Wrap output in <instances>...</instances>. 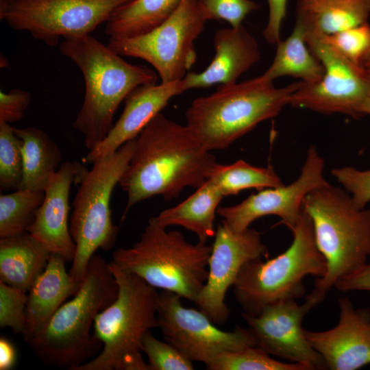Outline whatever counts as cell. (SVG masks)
Masks as SVG:
<instances>
[{
    "label": "cell",
    "instance_id": "obj_16",
    "mask_svg": "<svg viewBox=\"0 0 370 370\" xmlns=\"http://www.w3.org/2000/svg\"><path fill=\"white\" fill-rule=\"evenodd\" d=\"M268 256L267 247L258 231L249 227L236 232L222 220L212 245L208 278L195 304L214 323L224 324L230 313L225 295L241 269L251 260Z\"/></svg>",
    "mask_w": 370,
    "mask_h": 370
},
{
    "label": "cell",
    "instance_id": "obj_30",
    "mask_svg": "<svg viewBox=\"0 0 370 370\" xmlns=\"http://www.w3.org/2000/svg\"><path fill=\"white\" fill-rule=\"evenodd\" d=\"M206 367L208 370H310L301 364L280 362L257 346L223 352Z\"/></svg>",
    "mask_w": 370,
    "mask_h": 370
},
{
    "label": "cell",
    "instance_id": "obj_34",
    "mask_svg": "<svg viewBox=\"0 0 370 370\" xmlns=\"http://www.w3.org/2000/svg\"><path fill=\"white\" fill-rule=\"evenodd\" d=\"M27 292L0 280V327L23 335L26 326Z\"/></svg>",
    "mask_w": 370,
    "mask_h": 370
},
{
    "label": "cell",
    "instance_id": "obj_22",
    "mask_svg": "<svg viewBox=\"0 0 370 370\" xmlns=\"http://www.w3.org/2000/svg\"><path fill=\"white\" fill-rule=\"evenodd\" d=\"M370 0H297L295 23L306 33L330 35L368 23Z\"/></svg>",
    "mask_w": 370,
    "mask_h": 370
},
{
    "label": "cell",
    "instance_id": "obj_5",
    "mask_svg": "<svg viewBox=\"0 0 370 370\" xmlns=\"http://www.w3.org/2000/svg\"><path fill=\"white\" fill-rule=\"evenodd\" d=\"M118 294L96 317L92 335L101 351L75 370H149L144 360L142 341L150 330L158 328L159 293L137 275L109 262Z\"/></svg>",
    "mask_w": 370,
    "mask_h": 370
},
{
    "label": "cell",
    "instance_id": "obj_17",
    "mask_svg": "<svg viewBox=\"0 0 370 370\" xmlns=\"http://www.w3.org/2000/svg\"><path fill=\"white\" fill-rule=\"evenodd\" d=\"M87 168L78 162L62 163L45 188L43 201L27 232L51 254L73 262L76 245L69 224V193L73 184L78 185Z\"/></svg>",
    "mask_w": 370,
    "mask_h": 370
},
{
    "label": "cell",
    "instance_id": "obj_43",
    "mask_svg": "<svg viewBox=\"0 0 370 370\" xmlns=\"http://www.w3.org/2000/svg\"><path fill=\"white\" fill-rule=\"evenodd\" d=\"M5 1H7V2H12V1H14L16 0H5Z\"/></svg>",
    "mask_w": 370,
    "mask_h": 370
},
{
    "label": "cell",
    "instance_id": "obj_4",
    "mask_svg": "<svg viewBox=\"0 0 370 370\" xmlns=\"http://www.w3.org/2000/svg\"><path fill=\"white\" fill-rule=\"evenodd\" d=\"M117 294L118 285L109 263L94 254L77 293L27 343L42 362L75 370L102 349V343L90 334V328Z\"/></svg>",
    "mask_w": 370,
    "mask_h": 370
},
{
    "label": "cell",
    "instance_id": "obj_18",
    "mask_svg": "<svg viewBox=\"0 0 370 370\" xmlns=\"http://www.w3.org/2000/svg\"><path fill=\"white\" fill-rule=\"evenodd\" d=\"M338 324L323 332L305 330L312 347L331 370H357L370 364V309L355 308L347 297L338 300Z\"/></svg>",
    "mask_w": 370,
    "mask_h": 370
},
{
    "label": "cell",
    "instance_id": "obj_28",
    "mask_svg": "<svg viewBox=\"0 0 370 370\" xmlns=\"http://www.w3.org/2000/svg\"><path fill=\"white\" fill-rule=\"evenodd\" d=\"M208 180L219 188L223 197L235 195L249 188L260 190L283 185L271 165L255 166L243 160L227 165L218 163Z\"/></svg>",
    "mask_w": 370,
    "mask_h": 370
},
{
    "label": "cell",
    "instance_id": "obj_8",
    "mask_svg": "<svg viewBox=\"0 0 370 370\" xmlns=\"http://www.w3.org/2000/svg\"><path fill=\"white\" fill-rule=\"evenodd\" d=\"M291 232L292 243L282 254L266 261L251 260L241 269L232 286L244 313L256 314L269 304L300 298L306 276L325 275V260L317 246L311 219L302 209Z\"/></svg>",
    "mask_w": 370,
    "mask_h": 370
},
{
    "label": "cell",
    "instance_id": "obj_2",
    "mask_svg": "<svg viewBox=\"0 0 370 370\" xmlns=\"http://www.w3.org/2000/svg\"><path fill=\"white\" fill-rule=\"evenodd\" d=\"M60 49L84 77V98L73 127L90 151L110 132L116 110L127 95L140 85L156 84L158 77L144 65L128 63L90 34L64 39Z\"/></svg>",
    "mask_w": 370,
    "mask_h": 370
},
{
    "label": "cell",
    "instance_id": "obj_26",
    "mask_svg": "<svg viewBox=\"0 0 370 370\" xmlns=\"http://www.w3.org/2000/svg\"><path fill=\"white\" fill-rule=\"evenodd\" d=\"M276 45L274 59L262 75L264 79L273 82L278 77L292 76L306 84L317 83L322 79L325 68L309 49L301 26L295 23L291 34Z\"/></svg>",
    "mask_w": 370,
    "mask_h": 370
},
{
    "label": "cell",
    "instance_id": "obj_40",
    "mask_svg": "<svg viewBox=\"0 0 370 370\" xmlns=\"http://www.w3.org/2000/svg\"><path fill=\"white\" fill-rule=\"evenodd\" d=\"M16 362V351L13 345L6 338H0V370L11 369Z\"/></svg>",
    "mask_w": 370,
    "mask_h": 370
},
{
    "label": "cell",
    "instance_id": "obj_36",
    "mask_svg": "<svg viewBox=\"0 0 370 370\" xmlns=\"http://www.w3.org/2000/svg\"><path fill=\"white\" fill-rule=\"evenodd\" d=\"M331 175L350 194L358 208H366L370 202V169L343 166L333 169Z\"/></svg>",
    "mask_w": 370,
    "mask_h": 370
},
{
    "label": "cell",
    "instance_id": "obj_32",
    "mask_svg": "<svg viewBox=\"0 0 370 370\" xmlns=\"http://www.w3.org/2000/svg\"><path fill=\"white\" fill-rule=\"evenodd\" d=\"M320 37L351 62L362 66L370 47V25L367 23Z\"/></svg>",
    "mask_w": 370,
    "mask_h": 370
},
{
    "label": "cell",
    "instance_id": "obj_27",
    "mask_svg": "<svg viewBox=\"0 0 370 370\" xmlns=\"http://www.w3.org/2000/svg\"><path fill=\"white\" fill-rule=\"evenodd\" d=\"M181 0H130L117 7L106 22L110 38H130L146 34L164 22Z\"/></svg>",
    "mask_w": 370,
    "mask_h": 370
},
{
    "label": "cell",
    "instance_id": "obj_23",
    "mask_svg": "<svg viewBox=\"0 0 370 370\" xmlns=\"http://www.w3.org/2000/svg\"><path fill=\"white\" fill-rule=\"evenodd\" d=\"M51 254L25 231L0 238V280L27 292Z\"/></svg>",
    "mask_w": 370,
    "mask_h": 370
},
{
    "label": "cell",
    "instance_id": "obj_7",
    "mask_svg": "<svg viewBox=\"0 0 370 370\" xmlns=\"http://www.w3.org/2000/svg\"><path fill=\"white\" fill-rule=\"evenodd\" d=\"M212 245L189 243L182 232L168 231L151 217L139 240L112 253V262L151 286L195 302L208 275Z\"/></svg>",
    "mask_w": 370,
    "mask_h": 370
},
{
    "label": "cell",
    "instance_id": "obj_13",
    "mask_svg": "<svg viewBox=\"0 0 370 370\" xmlns=\"http://www.w3.org/2000/svg\"><path fill=\"white\" fill-rule=\"evenodd\" d=\"M181 298L171 291L159 293L158 328L165 341L191 360L206 365L223 352L256 346L247 328L223 331L200 310L184 306Z\"/></svg>",
    "mask_w": 370,
    "mask_h": 370
},
{
    "label": "cell",
    "instance_id": "obj_39",
    "mask_svg": "<svg viewBox=\"0 0 370 370\" xmlns=\"http://www.w3.org/2000/svg\"><path fill=\"white\" fill-rule=\"evenodd\" d=\"M342 292L370 291V263L364 265L338 280L335 286Z\"/></svg>",
    "mask_w": 370,
    "mask_h": 370
},
{
    "label": "cell",
    "instance_id": "obj_31",
    "mask_svg": "<svg viewBox=\"0 0 370 370\" xmlns=\"http://www.w3.org/2000/svg\"><path fill=\"white\" fill-rule=\"evenodd\" d=\"M22 140L14 127L0 123V190L1 192L21 188L23 177Z\"/></svg>",
    "mask_w": 370,
    "mask_h": 370
},
{
    "label": "cell",
    "instance_id": "obj_41",
    "mask_svg": "<svg viewBox=\"0 0 370 370\" xmlns=\"http://www.w3.org/2000/svg\"><path fill=\"white\" fill-rule=\"evenodd\" d=\"M362 66L369 73H370V47L365 58L363 59Z\"/></svg>",
    "mask_w": 370,
    "mask_h": 370
},
{
    "label": "cell",
    "instance_id": "obj_3",
    "mask_svg": "<svg viewBox=\"0 0 370 370\" xmlns=\"http://www.w3.org/2000/svg\"><path fill=\"white\" fill-rule=\"evenodd\" d=\"M299 82L276 88L262 75L220 84L213 93L195 99L186 111V126L209 151L223 149L289 103Z\"/></svg>",
    "mask_w": 370,
    "mask_h": 370
},
{
    "label": "cell",
    "instance_id": "obj_21",
    "mask_svg": "<svg viewBox=\"0 0 370 370\" xmlns=\"http://www.w3.org/2000/svg\"><path fill=\"white\" fill-rule=\"evenodd\" d=\"M66 262L51 254L45 269L27 291L26 326L22 335L27 343L45 330L56 311L79 289L82 282H76L67 272Z\"/></svg>",
    "mask_w": 370,
    "mask_h": 370
},
{
    "label": "cell",
    "instance_id": "obj_6",
    "mask_svg": "<svg viewBox=\"0 0 370 370\" xmlns=\"http://www.w3.org/2000/svg\"><path fill=\"white\" fill-rule=\"evenodd\" d=\"M301 209L310 217L326 272L315 288L326 293L370 256V208H360L343 188L330 183L310 191Z\"/></svg>",
    "mask_w": 370,
    "mask_h": 370
},
{
    "label": "cell",
    "instance_id": "obj_35",
    "mask_svg": "<svg viewBox=\"0 0 370 370\" xmlns=\"http://www.w3.org/2000/svg\"><path fill=\"white\" fill-rule=\"evenodd\" d=\"M208 20L225 21L231 27L242 25L247 16L258 8L251 0H199Z\"/></svg>",
    "mask_w": 370,
    "mask_h": 370
},
{
    "label": "cell",
    "instance_id": "obj_14",
    "mask_svg": "<svg viewBox=\"0 0 370 370\" xmlns=\"http://www.w3.org/2000/svg\"><path fill=\"white\" fill-rule=\"evenodd\" d=\"M325 293L314 288L299 304L295 299H282L264 306L258 314L242 317L256 346L270 355L313 369H327L321 355L312 347L301 326L304 317L323 301Z\"/></svg>",
    "mask_w": 370,
    "mask_h": 370
},
{
    "label": "cell",
    "instance_id": "obj_38",
    "mask_svg": "<svg viewBox=\"0 0 370 370\" xmlns=\"http://www.w3.org/2000/svg\"><path fill=\"white\" fill-rule=\"evenodd\" d=\"M269 8L267 23L262 31L265 40L271 45L280 41L281 26L286 15L288 0H266Z\"/></svg>",
    "mask_w": 370,
    "mask_h": 370
},
{
    "label": "cell",
    "instance_id": "obj_20",
    "mask_svg": "<svg viewBox=\"0 0 370 370\" xmlns=\"http://www.w3.org/2000/svg\"><path fill=\"white\" fill-rule=\"evenodd\" d=\"M213 46L215 55L208 66L201 73L188 72L184 77L186 90L236 83L261 58L256 40L243 25L217 30Z\"/></svg>",
    "mask_w": 370,
    "mask_h": 370
},
{
    "label": "cell",
    "instance_id": "obj_37",
    "mask_svg": "<svg viewBox=\"0 0 370 370\" xmlns=\"http://www.w3.org/2000/svg\"><path fill=\"white\" fill-rule=\"evenodd\" d=\"M32 101L29 92L14 88L8 92L0 91V123L21 120Z\"/></svg>",
    "mask_w": 370,
    "mask_h": 370
},
{
    "label": "cell",
    "instance_id": "obj_24",
    "mask_svg": "<svg viewBox=\"0 0 370 370\" xmlns=\"http://www.w3.org/2000/svg\"><path fill=\"white\" fill-rule=\"evenodd\" d=\"M223 197L219 188L208 180L184 201L162 210L156 219L166 228L181 226L195 233L199 243H206L215 235V214Z\"/></svg>",
    "mask_w": 370,
    "mask_h": 370
},
{
    "label": "cell",
    "instance_id": "obj_33",
    "mask_svg": "<svg viewBox=\"0 0 370 370\" xmlns=\"http://www.w3.org/2000/svg\"><path fill=\"white\" fill-rule=\"evenodd\" d=\"M142 352L148 358L149 370H193V360L168 342L156 338L151 331L142 341Z\"/></svg>",
    "mask_w": 370,
    "mask_h": 370
},
{
    "label": "cell",
    "instance_id": "obj_25",
    "mask_svg": "<svg viewBox=\"0 0 370 370\" xmlns=\"http://www.w3.org/2000/svg\"><path fill=\"white\" fill-rule=\"evenodd\" d=\"M14 130L22 140L23 177L20 189L45 191L60 167V148L45 131L36 127H14Z\"/></svg>",
    "mask_w": 370,
    "mask_h": 370
},
{
    "label": "cell",
    "instance_id": "obj_42",
    "mask_svg": "<svg viewBox=\"0 0 370 370\" xmlns=\"http://www.w3.org/2000/svg\"><path fill=\"white\" fill-rule=\"evenodd\" d=\"M364 114L365 115H370V91L367 99V101L364 108Z\"/></svg>",
    "mask_w": 370,
    "mask_h": 370
},
{
    "label": "cell",
    "instance_id": "obj_15",
    "mask_svg": "<svg viewBox=\"0 0 370 370\" xmlns=\"http://www.w3.org/2000/svg\"><path fill=\"white\" fill-rule=\"evenodd\" d=\"M324 167L323 158L316 146L310 145L300 174L293 182L258 190L236 205L219 206L217 214L236 232L246 230L255 220L267 215L278 217L279 223L292 231L299 219L305 197L329 184L323 176Z\"/></svg>",
    "mask_w": 370,
    "mask_h": 370
},
{
    "label": "cell",
    "instance_id": "obj_11",
    "mask_svg": "<svg viewBox=\"0 0 370 370\" xmlns=\"http://www.w3.org/2000/svg\"><path fill=\"white\" fill-rule=\"evenodd\" d=\"M130 0H0V19L54 47L61 38L89 35Z\"/></svg>",
    "mask_w": 370,
    "mask_h": 370
},
{
    "label": "cell",
    "instance_id": "obj_10",
    "mask_svg": "<svg viewBox=\"0 0 370 370\" xmlns=\"http://www.w3.org/2000/svg\"><path fill=\"white\" fill-rule=\"evenodd\" d=\"M207 21L199 0H181L173 13L153 30L134 37L110 38L108 46L121 56L147 62L162 83L180 81L196 62L195 41Z\"/></svg>",
    "mask_w": 370,
    "mask_h": 370
},
{
    "label": "cell",
    "instance_id": "obj_1",
    "mask_svg": "<svg viewBox=\"0 0 370 370\" xmlns=\"http://www.w3.org/2000/svg\"><path fill=\"white\" fill-rule=\"evenodd\" d=\"M218 162L186 125L156 115L134 138V151L119 185L127 193L123 221L131 208L156 195L175 199L186 187L198 188Z\"/></svg>",
    "mask_w": 370,
    "mask_h": 370
},
{
    "label": "cell",
    "instance_id": "obj_29",
    "mask_svg": "<svg viewBox=\"0 0 370 370\" xmlns=\"http://www.w3.org/2000/svg\"><path fill=\"white\" fill-rule=\"evenodd\" d=\"M45 197L44 190L18 189L0 195V238L27 231Z\"/></svg>",
    "mask_w": 370,
    "mask_h": 370
},
{
    "label": "cell",
    "instance_id": "obj_9",
    "mask_svg": "<svg viewBox=\"0 0 370 370\" xmlns=\"http://www.w3.org/2000/svg\"><path fill=\"white\" fill-rule=\"evenodd\" d=\"M134 147V139L95 161L78 184L69 223L76 245L69 273L77 282L84 280L95 252L98 249L109 251L116 243L119 228L112 220L110 198L127 168Z\"/></svg>",
    "mask_w": 370,
    "mask_h": 370
},
{
    "label": "cell",
    "instance_id": "obj_12",
    "mask_svg": "<svg viewBox=\"0 0 370 370\" xmlns=\"http://www.w3.org/2000/svg\"><path fill=\"white\" fill-rule=\"evenodd\" d=\"M306 42L321 62L325 74L317 83L299 82L288 105L324 114L360 119L370 91V73L341 55L320 36L305 33Z\"/></svg>",
    "mask_w": 370,
    "mask_h": 370
},
{
    "label": "cell",
    "instance_id": "obj_19",
    "mask_svg": "<svg viewBox=\"0 0 370 370\" xmlns=\"http://www.w3.org/2000/svg\"><path fill=\"white\" fill-rule=\"evenodd\" d=\"M186 90L183 79L160 84H144L136 87L125 97L124 109L118 121L106 137L83 158V163L92 164L136 138L173 97Z\"/></svg>",
    "mask_w": 370,
    "mask_h": 370
}]
</instances>
